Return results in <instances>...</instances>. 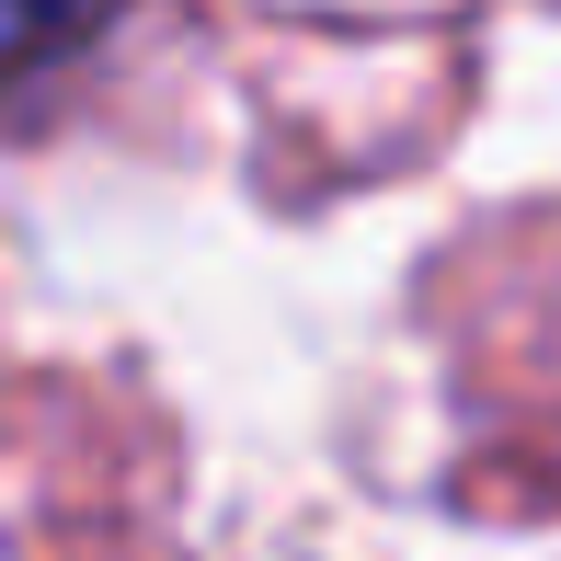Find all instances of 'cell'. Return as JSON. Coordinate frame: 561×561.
<instances>
[{
	"label": "cell",
	"mask_w": 561,
	"mask_h": 561,
	"mask_svg": "<svg viewBox=\"0 0 561 561\" xmlns=\"http://www.w3.org/2000/svg\"><path fill=\"white\" fill-rule=\"evenodd\" d=\"M126 12V0H0V104H12L35 69H58V58H81L92 35Z\"/></svg>",
	"instance_id": "obj_1"
}]
</instances>
